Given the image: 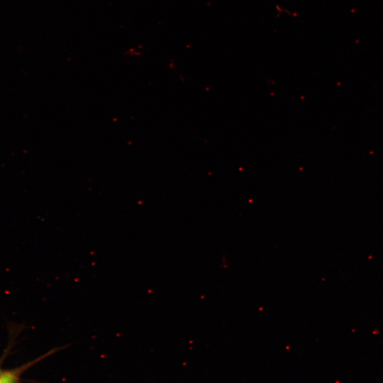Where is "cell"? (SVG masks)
<instances>
[{"instance_id": "cell-1", "label": "cell", "mask_w": 383, "mask_h": 383, "mask_svg": "<svg viewBox=\"0 0 383 383\" xmlns=\"http://www.w3.org/2000/svg\"><path fill=\"white\" fill-rule=\"evenodd\" d=\"M19 370H4L0 368V383H18Z\"/></svg>"}]
</instances>
